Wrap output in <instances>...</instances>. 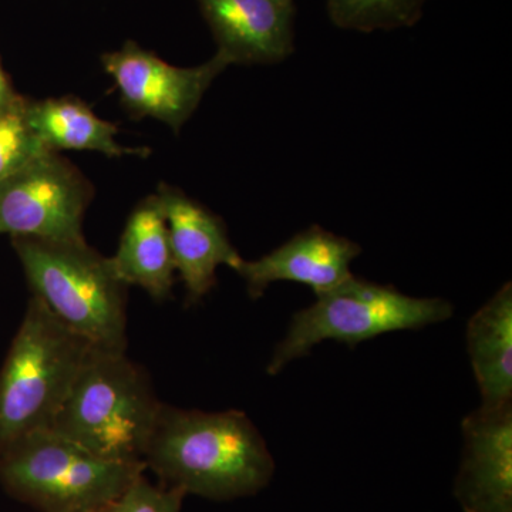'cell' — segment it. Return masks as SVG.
<instances>
[{
    "label": "cell",
    "instance_id": "cell-1",
    "mask_svg": "<svg viewBox=\"0 0 512 512\" xmlns=\"http://www.w3.org/2000/svg\"><path fill=\"white\" fill-rule=\"evenodd\" d=\"M144 463L167 487L215 501L254 495L275 473L264 437L244 412L205 413L164 403Z\"/></svg>",
    "mask_w": 512,
    "mask_h": 512
},
{
    "label": "cell",
    "instance_id": "cell-2",
    "mask_svg": "<svg viewBox=\"0 0 512 512\" xmlns=\"http://www.w3.org/2000/svg\"><path fill=\"white\" fill-rule=\"evenodd\" d=\"M126 352L90 348L50 430L104 460L146 464L163 403Z\"/></svg>",
    "mask_w": 512,
    "mask_h": 512
},
{
    "label": "cell",
    "instance_id": "cell-3",
    "mask_svg": "<svg viewBox=\"0 0 512 512\" xmlns=\"http://www.w3.org/2000/svg\"><path fill=\"white\" fill-rule=\"evenodd\" d=\"M32 296L94 348L127 350V286L83 241L13 237Z\"/></svg>",
    "mask_w": 512,
    "mask_h": 512
},
{
    "label": "cell",
    "instance_id": "cell-4",
    "mask_svg": "<svg viewBox=\"0 0 512 512\" xmlns=\"http://www.w3.org/2000/svg\"><path fill=\"white\" fill-rule=\"evenodd\" d=\"M90 348L39 299H29L0 369V454L50 430Z\"/></svg>",
    "mask_w": 512,
    "mask_h": 512
},
{
    "label": "cell",
    "instance_id": "cell-5",
    "mask_svg": "<svg viewBox=\"0 0 512 512\" xmlns=\"http://www.w3.org/2000/svg\"><path fill=\"white\" fill-rule=\"evenodd\" d=\"M147 470L96 457L52 430L37 431L0 454V484L42 512H90L113 504Z\"/></svg>",
    "mask_w": 512,
    "mask_h": 512
},
{
    "label": "cell",
    "instance_id": "cell-6",
    "mask_svg": "<svg viewBox=\"0 0 512 512\" xmlns=\"http://www.w3.org/2000/svg\"><path fill=\"white\" fill-rule=\"evenodd\" d=\"M453 305L441 298H413L394 286L377 285L355 276L338 288L316 296L309 308L296 312L288 333L276 345L266 366L281 373L293 360L309 355L325 340L355 348L365 340L399 330H417L453 316Z\"/></svg>",
    "mask_w": 512,
    "mask_h": 512
},
{
    "label": "cell",
    "instance_id": "cell-7",
    "mask_svg": "<svg viewBox=\"0 0 512 512\" xmlns=\"http://www.w3.org/2000/svg\"><path fill=\"white\" fill-rule=\"evenodd\" d=\"M92 184L70 161L46 151L0 181V235L83 241Z\"/></svg>",
    "mask_w": 512,
    "mask_h": 512
},
{
    "label": "cell",
    "instance_id": "cell-8",
    "mask_svg": "<svg viewBox=\"0 0 512 512\" xmlns=\"http://www.w3.org/2000/svg\"><path fill=\"white\" fill-rule=\"evenodd\" d=\"M101 63L131 116L161 121L175 133L200 106L212 82L231 66L220 53L200 66H173L131 40L101 56Z\"/></svg>",
    "mask_w": 512,
    "mask_h": 512
},
{
    "label": "cell",
    "instance_id": "cell-9",
    "mask_svg": "<svg viewBox=\"0 0 512 512\" xmlns=\"http://www.w3.org/2000/svg\"><path fill=\"white\" fill-rule=\"evenodd\" d=\"M463 460L454 495L464 512H512V404L461 423Z\"/></svg>",
    "mask_w": 512,
    "mask_h": 512
},
{
    "label": "cell",
    "instance_id": "cell-10",
    "mask_svg": "<svg viewBox=\"0 0 512 512\" xmlns=\"http://www.w3.org/2000/svg\"><path fill=\"white\" fill-rule=\"evenodd\" d=\"M156 195L167 222L175 271L183 279L188 301L200 302L217 284L218 266L235 269L241 255L221 218L200 202L167 184H161Z\"/></svg>",
    "mask_w": 512,
    "mask_h": 512
},
{
    "label": "cell",
    "instance_id": "cell-11",
    "mask_svg": "<svg viewBox=\"0 0 512 512\" xmlns=\"http://www.w3.org/2000/svg\"><path fill=\"white\" fill-rule=\"evenodd\" d=\"M360 252L355 242L315 225L256 261L242 259L234 271L244 279L252 299L281 281L309 286L319 296L352 278L350 264Z\"/></svg>",
    "mask_w": 512,
    "mask_h": 512
},
{
    "label": "cell",
    "instance_id": "cell-12",
    "mask_svg": "<svg viewBox=\"0 0 512 512\" xmlns=\"http://www.w3.org/2000/svg\"><path fill=\"white\" fill-rule=\"evenodd\" d=\"M229 64H274L293 53V0H197Z\"/></svg>",
    "mask_w": 512,
    "mask_h": 512
},
{
    "label": "cell",
    "instance_id": "cell-13",
    "mask_svg": "<svg viewBox=\"0 0 512 512\" xmlns=\"http://www.w3.org/2000/svg\"><path fill=\"white\" fill-rule=\"evenodd\" d=\"M110 264L124 285L140 286L156 301L171 295L177 271L156 194L148 195L131 212Z\"/></svg>",
    "mask_w": 512,
    "mask_h": 512
},
{
    "label": "cell",
    "instance_id": "cell-14",
    "mask_svg": "<svg viewBox=\"0 0 512 512\" xmlns=\"http://www.w3.org/2000/svg\"><path fill=\"white\" fill-rule=\"evenodd\" d=\"M467 349L481 393V407L512 404V286H501L467 325Z\"/></svg>",
    "mask_w": 512,
    "mask_h": 512
},
{
    "label": "cell",
    "instance_id": "cell-15",
    "mask_svg": "<svg viewBox=\"0 0 512 512\" xmlns=\"http://www.w3.org/2000/svg\"><path fill=\"white\" fill-rule=\"evenodd\" d=\"M23 114L29 127L49 151H96L109 157L150 156L146 147L117 143L119 128L97 117L84 101L73 96L25 101Z\"/></svg>",
    "mask_w": 512,
    "mask_h": 512
},
{
    "label": "cell",
    "instance_id": "cell-16",
    "mask_svg": "<svg viewBox=\"0 0 512 512\" xmlns=\"http://www.w3.org/2000/svg\"><path fill=\"white\" fill-rule=\"evenodd\" d=\"M429 0H326L338 28L372 33L409 28L419 22Z\"/></svg>",
    "mask_w": 512,
    "mask_h": 512
},
{
    "label": "cell",
    "instance_id": "cell-17",
    "mask_svg": "<svg viewBox=\"0 0 512 512\" xmlns=\"http://www.w3.org/2000/svg\"><path fill=\"white\" fill-rule=\"evenodd\" d=\"M23 106L25 103L18 109L0 111V181L49 151L29 127Z\"/></svg>",
    "mask_w": 512,
    "mask_h": 512
},
{
    "label": "cell",
    "instance_id": "cell-18",
    "mask_svg": "<svg viewBox=\"0 0 512 512\" xmlns=\"http://www.w3.org/2000/svg\"><path fill=\"white\" fill-rule=\"evenodd\" d=\"M185 495L178 488L153 485L143 474L106 512H181Z\"/></svg>",
    "mask_w": 512,
    "mask_h": 512
},
{
    "label": "cell",
    "instance_id": "cell-19",
    "mask_svg": "<svg viewBox=\"0 0 512 512\" xmlns=\"http://www.w3.org/2000/svg\"><path fill=\"white\" fill-rule=\"evenodd\" d=\"M25 100L15 92L5 70L0 66V111L18 109L25 103Z\"/></svg>",
    "mask_w": 512,
    "mask_h": 512
},
{
    "label": "cell",
    "instance_id": "cell-20",
    "mask_svg": "<svg viewBox=\"0 0 512 512\" xmlns=\"http://www.w3.org/2000/svg\"><path fill=\"white\" fill-rule=\"evenodd\" d=\"M90 512H106V508L104 510L90 511Z\"/></svg>",
    "mask_w": 512,
    "mask_h": 512
}]
</instances>
